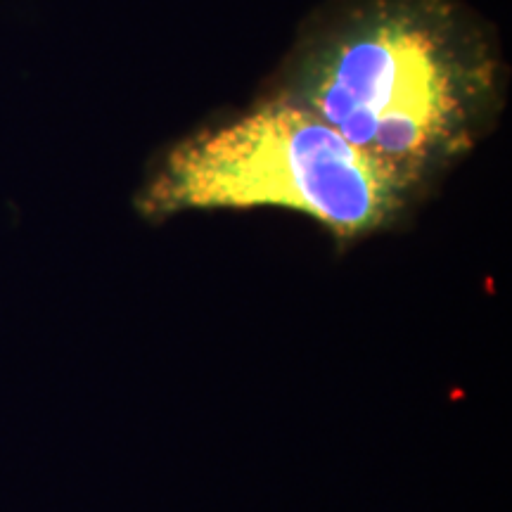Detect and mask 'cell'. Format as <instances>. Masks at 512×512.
Returning <instances> with one entry per match:
<instances>
[{
    "instance_id": "obj_1",
    "label": "cell",
    "mask_w": 512,
    "mask_h": 512,
    "mask_svg": "<svg viewBox=\"0 0 512 512\" xmlns=\"http://www.w3.org/2000/svg\"><path fill=\"white\" fill-rule=\"evenodd\" d=\"M494 79L451 0H363L313 38L283 98L413 192L472 145Z\"/></svg>"
},
{
    "instance_id": "obj_2",
    "label": "cell",
    "mask_w": 512,
    "mask_h": 512,
    "mask_svg": "<svg viewBox=\"0 0 512 512\" xmlns=\"http://www.w3.org/2000/svg\"><path fill=\"white\" fill-rule=\"evenodd\" d=\"M408 197L406 185L335 128L280 98L178 143L138 207L150 219L188 209H290L347 242L394 223Z\"/></svg>"
}]
</instances>
